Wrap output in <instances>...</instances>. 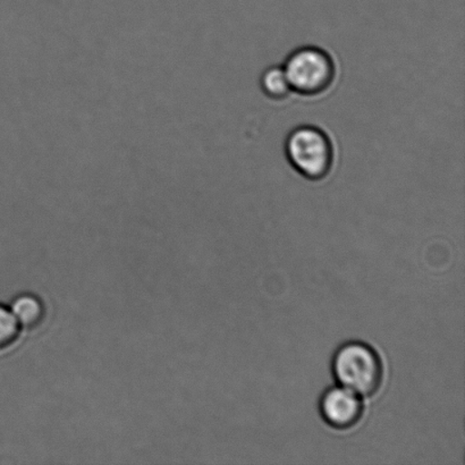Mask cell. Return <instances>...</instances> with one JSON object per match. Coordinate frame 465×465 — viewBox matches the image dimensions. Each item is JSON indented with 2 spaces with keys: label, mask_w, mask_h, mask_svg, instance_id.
I'll list each match as a JSON object with an SVG mask.
<instances>
[{
  "label": "cell",
  "mask_w": 465,
  "mask_h": 465,
  "mask_svg": "<svg viewBox=\"0 0 465 465\" xmlns=\"http://www.w3.org/2000/svg\"><path fill=\"white\" fill-rule=\"evenodd\" d=\"M287 161L309 181H322L334 163V148L322 129L313 125L295 127L285 141Z\"/></svg>",
  "instance_id": "cell-1"
},
{
  "label": "cell",
  "mask_w": 465,
  "mask_h": 465,
  "mask_svg": "<svg viewBox=\"0 0 465 465\" xmlns=\"http://www.w3.org/2000/svg\"><path fill=\"white\" fill-rule=\"evenodd\" d=\"M332 372L341 386L360 396L375 394L381 385V359L361 341H349L336 351Z\"/></svg>",
  "instance_id": "cell-2"
},
{
  "label": "cell",
  "mask_w": 465,
  "mask_h": 465,
  "mask_svg": "<svg viewBox=\"0 0 465 465\" xmlns=\"http://www.w3.org/2000/svg\"><path fill=\"white\" fill-rule=\"evenodd\" d=\"M292 91L313 97L326 93L335 80L334 61L325 50L313 45L295 49L282 65Z\"/></svg>",
  "instance_id": "cell-3"
},
{
  "label": "cell",
  "mask_w": 465,
  "mask_h": 465,
  "mask_svg": "<svg viewBox=\"0 0 465 465\" xmlns=\"http://www.w3.org/2000/svg\"><path fill=\"white\" fill-rule=\"evenodd\" d=\"M322 417L335 430H349L357 425L363 414L361 398L343 386L331 387L319 403Z\"/></svg>",
  "instance_id": "cell-4"
},
{
  "label": "cell",
  "mask_w": 465,
  "mask_h": 465,
  "mask_svg": "<svg viewBox=\"0 0 465 465\" xmlns=\"http://www.w3.org/2000/svg\"><path fill=\"white\" fill-rule=\"evenodd\" d=\"M11 312L16 318L18 325L26 330H34L43 322L45 307L41 300L35 295L18 296L12 304Z\"/></svg>",
  "instance_id": "cell-5"
},
{
  "label": "cell",
  "mask_w": 465,
  "mask_h": 465,
  "mask_svg": "<svg viewBox=\"0 0 465 465\" xmlns=\"http://www.w3.org/2000/svg\"><path fill=\"white\" fill-rule=\"evenodd\" d=\"M262 91L267 97L273 100L285 99L292 89L282 67L272 66L262 73L260 80Z\"/></svg>",
  "instance_id": "cell-6"
},
{
  "label": "cell",
  "mask_w": 465,
  "mask_h": 465,
  "mask_svg": "<svg viewBox=\"0 0 465 465\" xmlns=\"http://www.w3.org/2000/svg\"><path fill=\"white\" fill-rule=\"evenodd\" d=\"M20 328L11 309L0 304V350L8 348L17 340Z\"/></svg>",
  "instance_id": "cell-7"
}]
</instances>
